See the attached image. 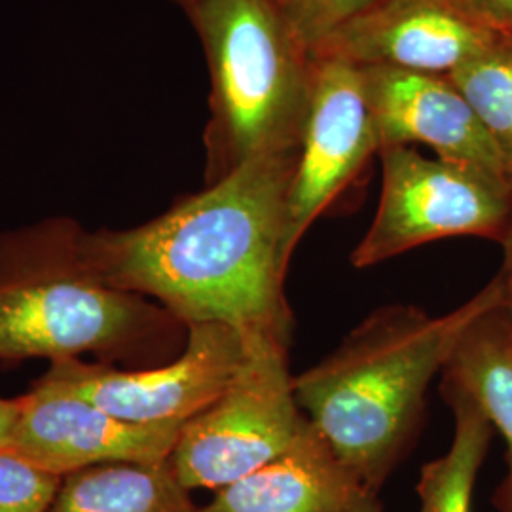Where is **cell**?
I'll return each mask as SVG.
<instances>
[{
  "instance_id": "cell-1",
  "label": "cell",
  "mask_w": 512,
  "mask_h": 512,
  "mask_svg": "<svg viewBox=\"0 0 512 512\" xmlns=\"http://www.w3.org/2000/svg\"><path fill=\"white\" fill-rule=\"evenodd\" d=\"M296 156L260 154L147 224L86 232V253L110 285L152 298L184 329L224 323L291 346L283 234Z\"/></svg>"
},
{
  "instance_id": "cell-2",
  "label": "cell",
  "mask_w": 512,
  "mask_h": 512,
  "mask_svg": "<svg viewBox=\"0 0 512 512\" xmlns=\"http://www.w3.org/2000/svg\"><path fill=\"white\" fill-rule=\"evenodd\" d=\"M499 277L444 315L384 306L310 370L294 376L296 401L338 459L378 494L420 427L427 389L463 332L499 308Z\"/></svg>"
},
{
  "instance_id": "cell-3",
  "label": "cell",
  "mask_w": 512,
  "mask_h": 512,
  "mask_svg": "<svg viewBox=\"0 0 512 512\" xmlns=\"http://www.w3.org/2000/svg\"><path fill=\"white\" fill-rule=\"evenodd\" d=\"M184 327L141 294L99 274L86 230L54 217L0 234V361L80 359L133 363Z\"/></svg>"
},
{
  "instance_id": "cell-4",
  "label": "cell",
  "mask_w": 512,
  "mask_h": 512,
  "mask_svg": "<svg viewBox=\"0 0 512 512\" xmlns=\"http://www.w3.org/2000/svg\"><path fill=\"white\" fill-rule=\"evenodd\" d=\"M188 16L211 76L209 183L239 164L298 147L311 54L275 0H200Z\"/></svg>"
},
{
  "instance_id": "cell-5",
  "label": "cell",
  "mask_w": 512,
  "mask_h": 512,
  "mask_svg": "<svg viewBox=\"0 0 512 512\" xmlns=\"http://www.w3.org/2000/svg\"><path fill=\"white\" fill-rule=\"evenodd\" d=\"M245 342V359L219 399L181 427L169 461L186 490L219 492L255 473L285 454L308 423L296 401L291 346Z\"/></svg>"
},
{
  "instance_id": "cell-6",
  "label": "cell",
  "mask_w": 512,
  "mask_h": 512,
  "mask_svg": "<svg viewBox=\"0 0 512 512\" xmlns=\"http://www.w3.org/2000/svg\"><path fill=\"white\" fill-rule=\"evenodd\" d=\"M374 220L351 253L370 268L425 243L456 236L499 241L512 219L511 186L467 165L425 158L412 147H385Z\"/></svg>"
},
{
  "instance_id": "cell-7",
  "label": "cell",
  "mask_w": 512,
  "mask_h": 512,
  "mask_svg": "<svg viewBox=\"0 0 512 512\" xmlns=\"http://www.w3.org/2000/svg\"><path fill=\"white\" fill-rule=\"evenodd\" d=\"M247 342L224 323L186 325L181 355L162 366L124 370L107 363L63 359L37 382L97 404L120 420L184 425L215 403L245 359Z\"/></svg>"
},
{
  "instance_id": "cell-8",
  "label": "cell",
  "mask_w": 512,
  "mask_h": 512,
  "mask_svg": "<svg viewBox=\"0 0 512 512\" xmlns=\"http://www.w3.org/2000/svg\"><path fill=\"white\" fill-rule=\"evenodd\" d=\"M363 71L346 61L311 55L310 93L287 196L283 262L378 152Z\"/></svg>"
},
{
  "instance_id": "cell-9",
  "label": "cell",
  "mask_w": 512,
  "mask_h": 512,
  "mask_svg": "<svg viewBox=\"0 0 512 512\" xmlns=\"http://www.w3.org/2000/svg\"><path fill=\"white\" fill-rule=\"evenodd\" d=\"M499 37L461 0H376L311 55L448 76Z\"/></svg>"
},
{
  "instance_id": "cell-10",
  "label": "cell",
  "mask_w": 512,
  "mask_h": 512,
  "mask_svg": "<svg viewBox=\"0 0 512 512\" xmlns=\"http://www.w3.org/2000/svg\"><path fill=\"white\" fill-rule=\"evenodd\" d=\"M181 427L120 420L71 391L35 382L21 395V412L6 450L63 478L105 463L169 459Z\"/></svg>"
},
{
  "instance_id": "cell-11",
  "label": "cell",
  "mask_w": 512,
  "mask_h": 512,
  "mask_svg": "<svg viewBox=\"0 0 512 512\" xmlns=\"http://www.w3.org/2000/svg\"><path fill=\"white\" fill-rule=\"evenodd\" d=\"M361 71L380 150L420 143L433 148L440 160L509 184L490 133L448 76L393 67Z\"/></svg>"
},
{
  "instance_id": "cell-12",
  "label": "cell",
  "mask_w": 512,
  "mask_h": 512,
  "mask_svg": "<svg viewBox=\"0 0 512 512\" xmlns=\"http://www.w3.org/2000/svg\"><path fill=\"white\" fill-rule=\"evenodd\" d=\"M365 492L308 420L285 454L220 488L198 512H336Z\"/></svg>"
},
{
  "instance_id": "cell-13",
  "label": "cell",
  "mask_w": 512,
  "mask_h": 512,
  "mask_svg": "<svg viewBox=\"0 0 512 512\" xmlns=\"http://www.w3.org/2000/svg\"><path fill=\"white\" fill-rule=\"evenodd\" d=\"M442 382L465 391L505 440L507 476L494 505L499 512H512V323L501 306L463 332L442 370Z\"/></svg>"
},
{
  "instance_id": "cell-14",
  "label": "cell",
  "mask_w": 512,
  "mask_h": 512,
  "mask_svg": "<svg viewBox=\"0 0 512 512\" xmlns=\"http://www.w3.org/2000/svg\"><path fill=\"white\" fill-rule=\"evenodd\" d=\"M169 459L105 463L61 478L48 512H198Z\"/></svg>"
},
{
  "instance_id": "cell-15",
  "label": "cell",
  "mask_w": 512,
  "mask_h": 512,
  "mask_svg": "<svg viewBox=\"0 0 512 512\" xmlns=\"http://www.w3.org/2000/svg\"><path fill=\"white\" fill-rule=\"evenodd\" d=\"M440 393L454 412V439L444 456L421 467L420 512H471L476 476L494 439V425L456 385L442 382Z\"/></svg>"
},
{
  "instance_id": "cell-16",
  "label": "cell",
  "mask_w": 512,
  "mask_h": 512,
  "mask_svg": "<svg viewBox=\"0 0 512 512\" xmlns=\"http://www.w3.org/2000/svg\"><path fill=\"white\" fill-rule=\"evenodd\" d=\"M448 78L490 133L512 188V37H499Z\"/></svg>"
},
{
  "instance_id": "cell-17",
  "label": "cell",
  "mask_w": 512,
  "mask_h": 512,
  "mask_svg": "<svg viewBox=\"0 0 512 512\" xmlns=\"http://www.w3.org/2000/svg\"><path fill=\"white\" fill-rule=\"evenodd\" d=\"M59 486L61 476L0 450V512H48Z\"/></svg>"
},
{
  "instance_id": "cell-18",
  "label": "cell",
  "mask_w": 512,
  "mask_h": 512,
  "mask_svg": "<svg viewBox=\"0 0 512 512\" xmlns=\"http://www.w3.org/2000/svg\"><path fill=\"white\" fill-rule=\"evenodd\" d=\"M302 46L313 52L349 19L365 12L376 0H275Z\"/></svg>"
},
{
  "instance_id": "cell-19",
  "label": "cell",
  "mask_w": 512,
  "mask_h": 512,
  "mask_svg": "<svg viewBox=\"0 0 512 512\" xmlns=\"http://www.w3.org/2000/svg\"><path fill=\"white\" fill-rule=\"evenodd\" d=\"M503 37H512V0H461Z\"/></svg>"
},
{
  "instance_id": "cell-20",
  "label": "cell",
  "mask_w": 512,
  "mask_h": 512,
  "mask_svg": "<svg viewBox=\"0 0 512 512\" xmlns=\"http://www.w3.org/2000/svg\"><path fill=\"white\" fill-rule=\"evenodd\" d=\"M501 247H503V266H501V272L497 274L501 291H503L501 310L505 311V315L512 323V219L505 238L501 239Z\"/></svg>"
},
{
  "instance_id": "cell-21",
  "label": "cell",
  "mask_w": 512,
  "mask_h": 512,
  "mask_svg": "<svg viewBox=\"0 0 512 512\" xmlns=\"http://www.w3.org/2000/svg\"><path fill=\"white\" fill-rule=\"evenodd\" d=\"M21 412V397H0V450H6Z\"/></svg>"
},
{
  "instance_id": "cell-22",
  "label": "cell",
  "mask_w": 512,
  "mask_h": 512,
  "mask_svg": "<svg viewBox=\"0 0 512 512\" xmlns=\"http://www.w3.org/2000/svg\"><path fill=\"white\" fill-rule=\"evenodd\" d=\"M336 512H384L382 503L378 501V494L374 492H365L361 497H357L348 507Z\"/></svg>"
},
{
  "instance_id": "cell-23",
  "label": "cell",
  "mask_w": 512,
  "mask_h": 512,
  "mask_svg": "<svg viewBox=\"0 0 512 512\" xmlns=\"http://www.w3.org/2000/svg\"><path fill=\"white\" fill-rule=\"evenodd\" d=\"M175 2H177V4H181L184 10H186V14H188V12H190V10H192L200 0H175Z\"/></svg>"
}]
</instances>
